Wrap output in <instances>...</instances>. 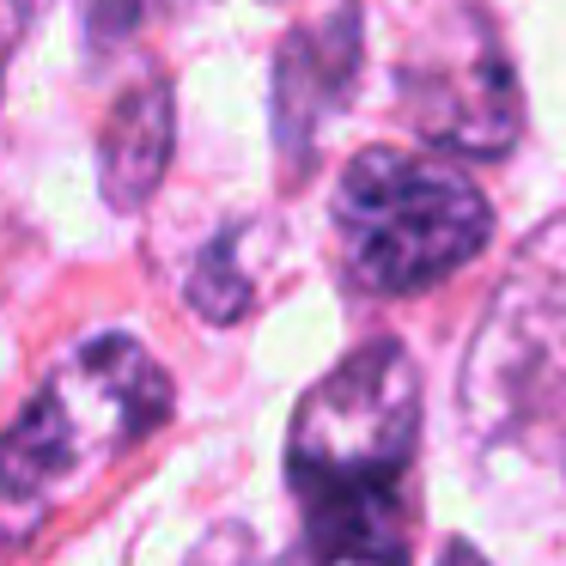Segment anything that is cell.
Segmentation results:
<instances>
[{
	"label": "cell",
	"mask_w": 566,
	"mask_h": 566,
	"mask_svg": "<svg viewBox=\"0 0 566 566\" xmlns=\"http://www.w3.org/2000/svg\"><path fill=\"white\" fill-rule=\"evenodd\" d=\"M171 135H177V123H171L165 80H147V86H135L116 104L98 140V184L111 196V208L135 213L159 189L165 165H171Z\"/></svg>",
	"instance_id": "cell-8"
},
{
	"label": "cell",
	"mask_w": 566,
	"mask_h": 566,
	"mask_svg": "<svg viewBox=\"0 0 566 566\" xmlns=\"http://www.w3.org/2000/svg\"><path fill=\"white\" fill-rule=\"evenodd\" d=\"M354 25H359L354 13H329L286 38L281 67H274V123H281L286 153H305V140L323 128V116L354 86V62H359Z\"/></svg>",
	"instance_id": "cell-6"
},
{
	"label": "cell",
	"mask_w": 566,
	"mask_h": 566,
	"mask_svg": "<svg viewBox=\"0 0 566 566\" xmlns=\"http://www.w3.org/2000/svg\"><path fill=\"white\" fill-rule=\"evenodd\" d=\"M189 305L213 323H232L250 311V281L238 274V238H213L208 256L189 274Z\"/></svg>",
	"instance_id": "cell-9"
},
{
	"label": "cell",
	"mask_w": 566,
	"mask_h": 566,
	"mask_svg": "<svg viewBox=\"0 0 566 566\" xmlns=\"http://www.w3.org/2000/svg\"><path fill=\"white\" fill-rule=\"evenodd\" d=\"M420 444V378L396 342H366L298 402L286 481L298 505L396 500Z\"/></svg>",
	"instance_id": "cell-4"
},
{
	"label": "cell",
	"mask_w": 566,
	"mask_h": 566,
	"mask_svg": "<svg viewBox=\"0 0 566 566\" xmlns=\"http://www.w3.org/2000/svg\"><path fill=\"white\" fill-rule=\"evenodd\" d=\"M171 415V378L128 335H98L50 371L31 408L0 432V505L74 488Z\"/></svg>",
	"instance_id": "cell-3"
},
{
	"label": "cell",
	"mask_w": 566,
	"mask_h": 566,
	"mask_svg": "<svg viewBox=\"0 0 566 566\" xmlns=\"http://www.w3.org/2000/svg\"><path fill=\"white\" fill-rule=\"evenodd\" d=\"M402 98L415 128L444 153L493 159L517 140V80L505 67L493 31L475 13H444L439 38L420 43V55L402 67Z\"/></svg>",
	"instance_id": "cell-5"
},
{
	"label": "cell",
	"mask_w": 566,
	"mask_h": 566,
	"mask_svg": "<svg viewBox=\"0 0 566 566\" xmlns=\"http://www.w3.org/2000/svg\"><path fill=\"white\" fill-rule=\"evenodd\" d=\"M184 7H196V0H92V38L123 43V38H135V31L159 25V19L184 13Z\"/></svg>",
	"instance_id": "cell-10"
},
{
	"label": "cell",
	"mask_w": 566,
	"mask_h": 566,
	"mask_svg": "<svg viewBox=\"0 0 566 566\" xmlns=\"http://www.w3.org/2000/svg\"><path fill=\"white\" fill-rule=\"evenodd\" d=\"M342 262L366 293L402 298L451 281L481 256L493 208L457 165L432 153L366 147L335 189Z\"/></svg>",
	"instance_id": "cell-2"
},
{
	"label": "cell",
	"mask_w": 566,
	"mask_h": 566,
	"mask_svg": "<svg viewBox=\"0 0 566 566\" xmlns=\"http://www.w3.org/2000/svg\"><path fill=\"white\" fill-rule=\"evenodd\" d=\"M439 566H488V560H481L475 548H463V542H451V548L439 554Z\"/></svg>",
	"instance_id": "cell-11"
},
{
	"label": "cell",
	"mask_w": 566,
	"mask_h": 566,
	"mask_svg": "<svg viewBox=\"0 0 566 566\" xmlns=\"http://www.w3.org/2000/svg\"><path fill=\"white\" fill-rule=\"evenodd\" d=\"M457 408L488 451L566 457V220H548L500 281L469 359Z\"/></svg>",
	"instance_id": "cell-1"
},
{
	"label": "cell",
	"mask_w": 566,
	"mask_h": 566,
	"mask_svg": "<svg viewBox=\"0 0 566 566\" xmlns=\"http://www.w3.org/2000/svg\"><path fill=\"white\" fill-rule=\"evenodd\" d=\"M281 566H408V500H317Z\"/></svg>",
	"instance_id": "cell-7"
}]
</instances>
